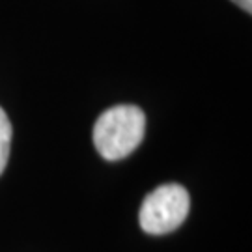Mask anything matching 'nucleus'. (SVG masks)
<instances>
[{"label": "nucleus", "instance_id": "1", "mask_svg": "<svg viewBox=\"0 0 252 252\" xmlns=\"http://www.w3.org/2000/svg\"><path fill=\"white\" fill-rule=\"evenodd\" d=\"M144 127V112L135 105H116L108 108L94 126L95 150L107 161H120L140 146Z\"/></svg>", "mask_w": 252, "mask_h": 252}, {"label": "nucleus", "instance_id": "2", "mask_svg": "<svg viewBox=\"0 0 252 252\" xmlns=\"http://www.w3.org/2000/svg\"><path fill=\"white\" fill-rule=\"evenodd\" d=\"M189 192L178 183H166L152 190L138 211V222L146 234L164 235L183 224L189 215Z\"/></svg>", "mask_w": 252, "mask_h": 252}, {"label": "nucleus", "instance_id": "3", "mask_svg": "<svg viewBox=\"0 0 252 252\" xmlns=\"http://www.w3.org/2000/svg\"><path fill=\"white\" fill-rule=\"evenodd\" d=\"M9 144H11V124L6 112L0 107V174L4 172L9 157Z\"/></svg>", "mask_w": 252, "mask_h": 252}, {"label": "nucleus", "instance_id": "4", "mask_svg": "<svg viewBox=\"0 0 252 252\" xmlns=\"http://www.w3.org/2000/svg\"><path fill=\"white\" fill-rule=\"evenodd\" d=\"M232 2H235V4H237L241 9H245L247 13H251L252 11V0H232Z\"/></svg>", "mask_w": 252, "mask_h": 252}]
</instances>
